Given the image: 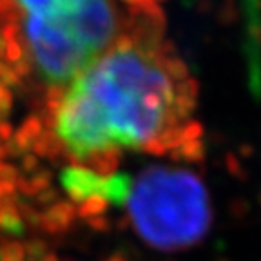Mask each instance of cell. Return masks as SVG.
I'll list each match as a JSON object with an SVG mask.
<instances>
[{"label":"cell","instance_id":"cell-1","mask_svg":"<svg viewBox=\"0 0 261 261\" xmlns=\"http://www.w3.org/2000/svg\"><path fill=\"white\" fill-rule=\"evenodd\" d=\"M44 133L73 171L96 176L123 154L198 158V82L162 25L142 29L47 94Z\"/></svg>","mask_w":261,"mask_h":261},{"label":"cell","instance_id":"cell-2","mask_svg":"<svg viewBox=\"0 0 261 261\" xmlns=\"http://www.w3.org/2000/svg\"><path fill=\"white\" fill-rule=\"evenodd\" d=\"M11 58L47 94L122 38L162 25L152 0H0Z\"/></svg>","mask_w":261,"mask_h":261},{"label":"cell","instance_id":"cell-3","mask_svg":"<svg viewBox=\"0 0 261 261\" xmlns=\"http://www.w3.org/2000/svg\"><path fill=\"white\" fill-rule=\"evenodd\" d=\"M129 196L133 227L147 245L162 250L198 243L211 223V201L201 179L174 167L142 172Z\"/></svg>","mask_w":261,"mask_h":261},{"label":"cell","instance_id":"cell-4","mask_svg":"<svg viewBox=\"0 0 261 261\" xmlns=\"http://www.w3.org/2000/svg\"><path fill=\"white\" fill-rule=\"evenodd\" d=\"M24 261H57V259L47 256V254H35L33 250H28V256H25Z\"/></svg>","mask_w":261,"mask_h":261}]
</instances>
